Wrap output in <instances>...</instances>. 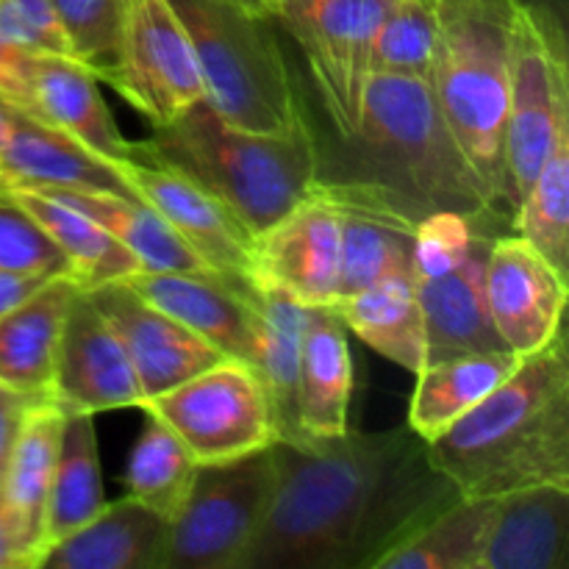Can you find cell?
<instances>
[{
	"label": "cell",
	"mask_w": 569,
	"mask_h": 569,
	"mask_svg": "<svg viewBox=\"0 0 569 569\" xmlns=\"http://www.w3.org/2000/svg\"><path fill=\"white\" fill-rule=\"evenodd\" d=\"M276 489L242 569H376L383 553L461 498L409 426L272 442Z\"/></svg>",
	"instance_id": "1"
},
{
	"label": "cell",
	"mask_w": 569,
	"mask_h": 569,
	"mask_svg": "<svg viewBox=\"0 0 569 569\" xmlns=\"http://www.w3.org/2000/svg\"><path fill=\"white\" fill-rule=\"evenodd\" d=\"M311 133L317 153L311 189L370 200L415 226L439 211L509 217L461 153L431 87L420 78L370 72L353 131L339 137L311 126Z\"/></svg>",
	"instance_id": "2"
},
{
	"label": "cell",
	"mask_w": 569,
	"mask_h": 569,
	"mask_svg": "<svg viewBox=\"0 0 569 569\" xmlns=\"http://www.w3.org/2000/svg\"><path fill=\"white\" fill-rule=\"evenodd\" d=\"M428 456L465 498L569 487V348L565 328L467 415L428 442Z\"/></svg>",
	"instance_id": "3"
},
{
	"label": "cell",
	"mask_w": 569,
	"mask_h": 569,
	"mask_svg": "<svg viewBox=\"0 0 569 569\" xmlns=\"http://www.w3.org/2000/svg\"><path fill=\"white\" fill-rule=\"evenodd\" d=\"M131 159L181 172L226 203L256 239L309 198L317 176L311 120L287 137L244 131L206 98L131 142Z\"/></svg>",
	"instance_id": "4"
},
{
	"label": "cell",
	"mask_w": 569,
	"mask_h": 569,
	"mask_svg": "<svg viewBox=\"0 0 569 569\" xmlns=\"http://www.w3.org/2000/svg\"><path fill=\"white\" fill-rule=\"evenodd\" d=\"M520 0H433L437 50L428 87L503 214H515L506 178L511 28Z\"/></svg>",
	"instance_id": "5"
},
{
	"label": "cell",
	"mask_w": 569,
	"mask_h": 569,
	"mask_svg": "<svg viewBox=\"0 0 569 569\" xmlns=\"http://www.w3.org/2000/svg\"><path fill=\"white\" fill-rule=\"evenodd\" d=\"M192 42L203 98L231 126L287 137L309 122L300 89L267 17L233 0H170Z\"/></svg>",
	"instance_id": "6"
},
{
	"label": "cell",
	"mask_w": 569,
	"mask_h": 569,
	"mask_svg": "<svg viewBox=\"0 0 569 569\" xmlns=\"http://www.w3.org/2000/svg\"><path fill=\"white\" fill-rule=\"evenodd\" d=\"M500 217H465L439 211L417 222L415 278L426 365L483 350H509L487 303V259L500 231Z\"/></svg>",
	"instance_id": "7"
},
{
	"label": "cell",
	"mask_w": 569,
	"mask_h": 569,
	"mask_svg": "<svg viewBox=\"0 0 569 569\" xmlns=\"http://www.w3.org/2000/svg\"><path fill=\"white\" fill-rule=\"evenodd\" d=\"M276 489L272 445L231 461L198 465L187 500L170 520L161 569H242Z\"/></svg>",
	"instance_id": "8"
},
{
	"label": "cell",
	"mask_w": 569,
	"mask_h": 569,
	"mask_svg": "<svg viewBox=\"0 0 569 569\" xmlns=\"http://www.w3.org/2000/svg\"><path fill=\"white\" fill-rule=\"evenodd\" d=\"M569 128L565 28L548 9L520 0L511 28L506 178L511 209L522 200L561 131Z\"/></svg>",
	"instance_id": "9"
},
{
	"label": "cell",
	"mask_w": 569,
	"mask_h": 569,
	"mask_svg": "<svg viewBox=\"0 0 569 569\" xmlns=\"http://www.w3.org/2000/svg\"><path fill=\"white\" fill-rule=\"evenodd\" d=\"M142 409L159 417L198 465L231 461L276 442L264 387L237 359L217 361L189 381L144 400Z\"/></svg>",
	"instance_id": "10"
},
{
	"label": "cell",
	"mask_w": 569,
	"mask_h": 569,
	"mask_svg": "<svg viewBox=\"0 0 569 569\" xmlns=\"http://www.w3.org/2000/svg\"><path fill=\"white\" fill-rule=\"evenodd\" d=\"M392 0H278L276 20L300 44L317 98L345 137L359 122L372 39Z\"/></svg>",
	"instance_id": "11"
},
{
	"label": "cell",
	"mask_w": 569,
	"mask_h": 569,
	"mask_svg": "<svg viewBox=\"0 0 569 569\" xmlns=\"http://www.w3.org/2000/svg\"><path fill=\"white\" fill-rule=\"evenodd\" d=\"M109 87L153 128L203 98L192 42L170 0H128L120 67Z\"/></svg>",
	"instance_id": "12"
},
{
	"label": "cell",
	"mask_w": 569,
	"mask_h": 569,
	"mask_svg": "<svg viewBox=\"0 0 569 569\" xmlns=\"http://www.w3.org/2000/svg\"><path fill=\"white\" fill-rule=\"evenodd\" d=\"M133 194L148 203L183 244L209 267L228 278H256V237L226 203L200 189L181 172L142 161H114Z\"/></svg>",
	"instance_id": "13"
},
{
	"label": "cell",
	"mask_w": 569,
	"mask_h": 569,
	"mask_svg": "<svg viewBox=\"0 0 569 569\" xmlns=\"http://www.w3.org/2000/svg\"><path fill=\"white\" fill-rule=\"evenodd\" d=\"M50 400L87 415L142 406V389L126 345L83 289L70 300L61 326Z\"/></svg>",
	"instance_id": "14"
},
{
	"label": "cell",
	"mask_w": 569,
	"mask_h": 569,
	"mask_svg": "<svg viewBox=\"0 0 569 569\" xmlns=\"http://www.w3.org/2000/svg\"><path fill=\"white\" fill-rule=\"evenodd\" d=\"M569 278L520 233H498L487 259V303L515 353L545 348L565 328Z\"/></svg>",
	"instance_id": "15"
},
{
	"label": "cell",
	"mask_w": 569,
	"mask_h": 569,
	"mask_svg": "<svg viewBox=\"0 0 569 569\" xmlns=\"http://www.w3.org/2000/svg\"><path fill=\"white\" fill-rule=\"evenodd\" d=\"M83 292L92 298L100 315L111 322L117 337L126 345V353L142 389V403L209 370L217 361L228 359L209 342H203L198 333L183 328L142 295L133 292L128 281H109L103 287L83 289Z\"/></svg>",
	"instance_id": "16"
},
{
	"label": "cell",
	"mask_w": 569,
	"mask_h": 569,
	"mask_svg": "<svg viewBox=\"0 0 569 569\" xmlns=\"http://www.w3.org/2000/svg\"><path fill=\"white\" fill-rule=\"evenodd\" d=\"M126 281L222 356L253 370L256 311L250 281L211 270H139Z\"/></svg>",
	"instance_id": "17"
},
{
	"label": "cell",
	"mask_w": 569,
	"mask_h": 569,
	"mask_svg": "<svg viewBox=\"0 0 569 569\" xmlns=\"http://www.w3.org/2000/svg\"><path fill=\"white\" fill-rule=\"evenodd\" d=\"M256 276L303 306H333L339 281V209L311 192L256 239Z\"/></svg>",
	"instance_id": "18"
},
{
	"label": "cell",
	"mask_w": 569,
	"mask_h": 569,
	"mask_svg": "<svg viewBox=\"0 0 569 569\" xmlns=\"http://www.w3.org/2000/svg\"><path fill=\"white\" fill-rule=\"evenodd\" d=\"M250 300L256 311L253 372L259 376L270 406L272 437L287 445L315 442L300 426L298 409L300 342L309 306L259 276L250 281Z\"/></svg>",
	"instance_id": "19"
},
{
	"label": "cell",
	"mask_w": 569,
	"mask_h": 569,
	"mask_svg": "<svg viewBox=\"0 0 569 569\" xmlns=\"http://www.w3.org/2000/svg\"><path fill=\"white\" fill-rule=\"evenodd\" d=\"M6 189H89L137 198L120 167L83 148L59 128L22 114L0 148Z\"/></svg>",
	"instance_id": "20"
},
{
	"label": "cell",
	"mask_w": 569,
	"mask_h": 569,
	"mask_svg": "<svg viewBox=\"0 0 569 569\" xmlns=\"http://www.w3.org/2000/svg\"><path fill=\"white\" fill-rule=\"evenodd\" d=\"M569 487L539 483L500 495L478 569H567Z\"/></svg>",
	"instance_id": "21"
},
{
	"label": "cell",
	"mask_w": 569,
	"mask_h": 569,
	"mask_svg": "<svg viewBox=\"0 0 569 569\" xmlns=\"http://www.w3.org/2000/svg\"><path fill=\"white\" fill-rule=\"evenodd\" d=\"M167 545L170 520L128 495L50 545L37 569H161Z\"/></svg>",
	"instance_id": "22"
},
{
	"label": "cell",
	"mask_w": 569,
	"mask_h": 569,
	"mask_svg": "<svg viewBox=\"0 0 569 569\" xmlns=\"http://www.w3.org/2000/svg\"><path fill=\"white\" fill-rule=\"evenodd\" d=\"M61 428H64V409L56 400L42 398L33 403L0 478L6 517L17 545L31 561V569L39 567L44 553V509H48L50 478L59 456Z\"/></svg>",
	"instance_id": "23"
},
{
	"label": "cell",
	"mask_w": 569,
	"mask_h": 569,
	"mask_svg": "<svg viewBox=\"0 0 569 569\" xmlns=\"http://www.w3.org/2000/svg\"><path fill=\"white\" fill-rule=\"evenodd\" d=\"M31 117L59 128L100 159H131V139L122 137L100 94L98 76L67 56H37L31 72Z\"/></svg>",
	"instance_id": "24"
},
{
	"label": "cell",
	"mask_w": 569,
	"mask_h": 569,
	"mask_svg": "<svg viewBox=\"0 0 569 569\" xmlns=\"http://www.w3.org/2000/svg\"><path fill=\"white\" fill-rule=\"evenodd\" d=\"M353 398V353L348 328L333 306H309L300 342L298 409L309 439H333L348 431Z\"/></svg>",
	"instance_id": "25"
},
{
	"label": "cell",
	"mask_w": 569,
	"mask_h": 569,
	"mask_svg": "<svg viewBox=\"0 0 569 569\" xmlns=\"http://www.w3.org/2000/svg\"><path fill=\"white\" fill-rule=\"evenodd\" d=\"M78 289L72 276H56L0 317V383L50 398L56 345Z\"/></svg>",
	"instance_id": "26"
},
{
	"label": "cell",
	"mask_w": 569,
	"mask_h": 569,
	"mask_svg": "<svg viewBox=\"0 0 569 569\" xmlns=\"http://www.w3.org/2000/svg\"><path fill=\"white\" fill-rule=\"evenodd\" d=\"M320 192V189H311ZM326 194L339 209V281L337 300L370 287L387 276L411 272L415 264V222L383 206L348 194ZM333 300V303H337Z\"/></svg>",
	"instance_id": "27"
},
{
	"label": "cell",
	"mask_w": 569,
	"mask_h": 569,
	"mask_svg": "<svg viewBox=\"0 0 569 569\" xmlns=\"http://www.w3.org/2000/svg\"><path fill=\"white\" fill-rule=\"evenodd\" d=\"M520 359L515 350H483L426 365L417 372L406 426L431 442L450 422L495 392L517 370Z\"/></svg>",
	"instance_id": "28"
},
{
	"label": "cell",
	"mask_w": 569,
	"mask_h": 569,
	"mask_svg": "<svg viewBox=\"0 0 569 569\" xmlns=\"http://www.w3.org/2000/svg\"><path fill=\"white\" fill-rule=\"evenodd\" d=\"M345 328L383 359L417 376L426 367V322L411 272L387 276L333 303Z\"/></svg>",
	"instance_id": "29"
},
{
	"label": "cell",
	"mask_w": 569,
	"mask_h": 569,
	"mask_svg": "<svg viewBox=\"0 0 569 569\" xmlns=\"http://www.w3.org/2000/svg\"><path fill=\"white\" fill-rule=\"evenodd\" d=\"M11 198L44 228L56 248L64 253L72 278L81 289L103 287L109 281H126L142 270L137 256L117 242L103 226L89 220L70 203L44 189H9Z\"/></svg>",
	"instance_id": "30"
},
{
	"label": "cell",
	"mask_w": 569,
	"mask_h": 569,
	"mask_svg": "<svg viewBox=\"0 0 569 569\" xmlns=\"http://www.w3.org/2000/svg\"><path fill=\"white\" fill-rule=\"evenodd\" d=\"M103 506L106 489L100 476L94 415L64 409V428H61L59 456H56L48 509H44V550L67 533L78 531Z\"/></svg>",
	"instance_id": "31"
},
{
	"label": "cell",
	"mask_w": 569,
	"mask_h": 569,
	"mask_svg": "<svg viewBox=\"0 0 569 569\" xmlns=\"http://www.w3.org/2000/svg\"><path fill=\"white\" fill-rule=\"evenodd\" d=\"M70 203L89 220L103 226L120 244H126L142 270H209L178 233L139 198L89 189H44Z\"/></svg>",
	"instance_id": "32"
},
{
	"label": "cell",
	"mask_w": 569,
	"mask_h": 569,
	"mask_svg": "<svg viewBox=\"0 0 569 569\" xmlns=\"http://www.w3.org/2000/svg\"><path fill=\"white\" fill-rule=\"evenodd\" d=\"M498 498H456L378 559L376 569H478Z\"/></svg>",
	"instance_id": "33"
},
{
	"label": "cell",
	"mask_w": 569,
	"mask_h": 569,
	"mask_svg": "<svg viewBox=\"0 0 569 569\" xmlns=\"http://www.w3.org/2000/svg\"><path fill=\"white\" fill-rule=\"evenodd\" d=\"M511 228L569 278V128L517 203Z\"/></svg>",
	"instance_id": "34"
},
{
	"label": "cell",
	"mask_w": 569,
	"mask_h": 569,
	"mask_svg": "<svg viewBox=\"0 0 569 569\" xmlns=\"http://www.w3.org/2000/svg\"><path fill=\"white\" fill-rule=\"evenodd\" d=\"M194 470H198V461L192 459L187 445L159 417L148 415L142 437L137 439L128 459V495L172 520L187 500Z\"/></svg>",
	"instance_id": "35"
},
{
	"label": "cell",
	"mask_w": 569,
	"mask_h": 569,
	"mask_svg": "<svg viewBox=\"0 0 569 569\" xmlns=\"http://www.w3.org/2000/svg\"><path fill=\"white\" fill-rule=\"evenodd\" d=\"M437 50L433 0H392L372 39L370 72L420 78L428 83Z\"/></svg>",
	"instance_id": "36"
},
{
	"label": "cell",
	"mask_w": 569,
	"mask_h": 569,
	"mask_svg": "<svg viewBox=\"0 0 569 569\" xmlns=\"http://www.w3.org/2000/svg\"><path fill=\"white\" fill-rule=\"evenodd\" d=\"M70 39L72 59L109 83L120 67L128 0H50Z\"/></svg>",
	"instance_id": "37"
},
{
	"label": "cell",
	"mask_w": 569,
	"mask_h": 569,
	"mask_svg": "<svg viewBox=\"0 0 569 569\" xmlns=\"http://www.w3.org/2000/svg\"><path fill=\"white\" fill-rule=\"evenodd\" d=\"M0 270L72 276L64 253L9 192L0 194Z\"/></svg>",
	"instance_id": "38"
},
{
	"label": "cell",
	"mask_w": 569,
	"mask_h": 569,
	"mask_svg": "<svg viewBox=\"0 0 569 569\" xmlns=\"http://www.w3.org/2000/svg\"><path fill=\"white\" fill-rule=\"evenodd\" d=\"M0 39L28 53L72 59L70 39L50 0H0Z\"/></svg>",
	"instance_id": "39"
},
{
	"label": "cell",
	"mask_w": 569,
	"mask_h": 569,
	"mask_svg": "<svg viewBox=\"0 0 569 569\" xmlns=\"http://www.w3.org/2000/svg\"><path fill=\"white\" fill-rule=\"evenodd\" d=\"M37 53L0 39V94L31 117V72Z\"/></svg>",
	"instance_id": "40"
},
{
	"label": "cell",
	"mask_w": 569,
	"mask_h": 569,
	"mask_svg": "<svg viewBox=\"0 0 569 569\" xmlns=\"http://www.w3.org/2000/svg\"><path fill=\"white\" fill-rule=\"evenodd\" d=\"M42 398H33V395L17 392V389L0 383V478H3L6 465H9L11 448H14L17 437H20V428L26 422L28 411L33 409V403H39Z\"/></svg>",
	"instance_id": "41"
},
{
	"label": "cell",
	"mask_w": 569,
	"mask_h": 569,
	"mask_svg": "<svg viewBox=\"0 0 569 569\" xmlns=\"http://www.w3.org/2000/svg\"><path fill=\"white\" fill-rule=\"evenodd\" d=\"M48 281L50 276H39V272L0 270V317L14 309V306H20L26 298H31Z\"/></svg>",
	"instance_id": "42"
},
{
	"label": "cell",
	"mask_w": 569,
	"mask_h": 569,
	"mask_svg": "<svg viewBox=\"0 0 569 569\" xmlns=\"http://www.w3.org/2000/svg\"><path fill=\"white\" fill-rule=\"evenodd\" d=\"M0 569H31V561L26 559V553L17 545L14 531H11L3 500H0Z\"/></svg>",
	"instance_id": "43"
},
{
	"label": "cell",
	"mask_w": 569,
	"mask_h": 569,
	"mask_svg": "<svg viewBox=\"0 0 569 569\" xmlns=\"http://www.w3.org/2000/svg\"><path fill=\"white\" fill-rule=\"evenodd\" d=\"M22 114H26V111L17 109L14 103H9V100L0 94V148H3V142L9 139V133H11V128L17 126V120H20Z\"/></svg>",
	"instance_id": "44"
},
{
	"label": "cell",
	"mask_w": 569,
	"mask_h": 569,
	"mask_svg": "<svg viewBox=\"0 0 569 569\" xmlns=\"http://www.w3.org/2000/svg\"><path fill=\"white\" fill-rule=\"evenodd\" d=\"M237 6H242L244 11L256 17H267V20H276V9L278 0H233Z\"/></svg>",
	"instance_id": "45"
},
{
	"label": "cell",
	"mask_w": 569,
	"mask_h": 569,
	"mask_svg": "<svg viewBox=\"0 0 569 569\" xmlns=\"http://www.w3.org/2000/svg\"><path fill=\"white\" fill-rule=\"evenodd\" d=\"M6 192H9V189H6V187H3V183H0V194H6Z\"/></svg>",
	"instance_id": "46"
}]
</instances>
